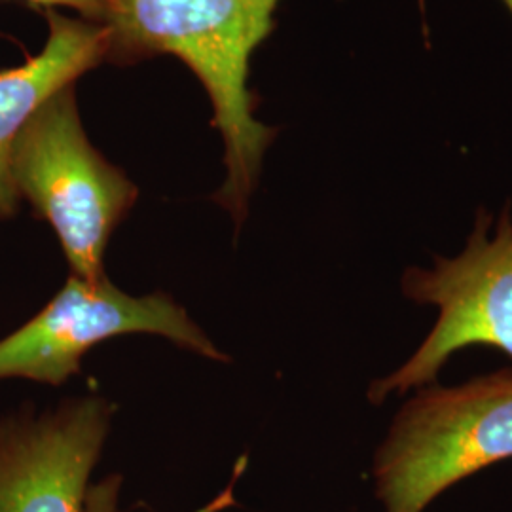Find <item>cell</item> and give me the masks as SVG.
Segmentation results:
<instances>
[{"mask_svg":"<svg viewBox=\"0 0 512 512\" xmlns=\"http://www.w3.org/2000/svg\"><path fill=\"white\" fill-rule=\"evenodd\" d=\"M128 334L164 336L186 351L226 361L169 294L129 296L107 277L90 283L71 275L44 310L0 340V380L65 384L90 349Z\"/></svg>","mask_w":512,"mask_h":512,"instance_id":"cell-5","label":"cell"},{"mask_svg":"<svg viewBox=\"0 0 512 512\" xmlns=\"http://www.w3.org/2000/svg\"><path fill=\"white\" fill-rule=\"evenodd\" d=\"M120 476H109L99 486H93L86 495L84 512H116V499L120 492Z\"/></svg>","mask_w":512,"mask_h":512,"instance_id":"cell-9","label":"cell"},{"mask_svg":"<svg viewBox=\"0 0 512 512\" xmlns=\"http://www.w3.org/2000/svg\"><path fill=\"white\" fill-rule=\"evenodd\" d=\"M21 2H29L42 10L67 8L76 12L80 18L101 23V25L109 18V0H21Z\"/></svg>","mask_w":512,"mask_h":512,"instance_id":"cell-8","label":"cell"},{"mask_svg":"<svg viewBox=\"0 0 512 512\" xmlns=\"http://www.w3.org/2000/svg\"><path fill=\"white\" fill-rule=\"evenodd\" d=\"M478 213L465 249L454 258L437 256L433 268H408L403 293L421 306H435V327L412 357L368 389L370 403L387 395L433 384L446 361L469 346H492L512 357V213L495 220Z\"/></svg>","mask_w":512,"mask_h":512,"instance_id":"cell-4","label":"cell"},{"mask_svg":"<svg viewBox=\"0 0 512 512\" xmlns=\"http://www.w3.org/2000/svg\"><path fill=\"white\" fill-rule=\"evenodd\" d=\"M112 404L78 397L54 412L0 418V512H84Z\"/></svg>","mask_w":512,"mask_h":512,"instance_id":"cell-6","label":"cell"},{"mask_svg":"<svg viewBox=\"0 0 512 512\" xmlns=\"http://www.w3.org/2000/svg\"><path fill=\"white\" fill-rule=\"evenodd\" d=\"M503 2H505V4H507V6H509V10H511V12H512V0H503Z\"/></svg>","mask_w":512,"mask_h":512,"instance_id":"cell-10","label":"cell"},{"mask_svg":"<svg viewBox=\"0 0 512 512\" xmlns=\"http://www.w3.org/2000/svg\"><path fill=\"white\" fill-rule=\"evenodd\" d=\"M48 38L37 55L0 71V220L18 213L12 158L27 122L52 95L107 61L109 33L101 23L44 10Z\"/></svg>","mask_w":512,"mask_h":512,"instance_id":"cell-7","label":"cell"},{"mask_svg":"<svg viewBox=\"0 0 512 512\" xmlns=\"http://www.w3.org/2000/svg\"><path fill=\"white\" fill-rule=\"evenodd\" d=\"M283 0H109L110 65L175 55L196 74L224 145L226 179L213 194L236 224L249 215L262 162L277 129L256 118L251 59L272 35Z\"/></svg>","mask_w":512,"mask_h":512,"instance_id":"cell-1","label":"cell"},{"mask_svg":"<svg viewBox=\"0 0 512 512\" xmlns=\"http://www.w3.org/2000/svg\"><path fill=\"white\" fill-rule=\"evenodd\" d=\"M512 458V370L406 401L374 458L385 512H423L444 490Z\"/></svg>","mask_w":512,"mask_h":512,"instance_id":"cell-3","label":"cell"},{"mask_svg":"<svg viewBox=\"0 0 512 512\" xmlns=\"http://www.w3.org/2000/svg\"><path fill=\"white\" fill-rule=\"evenodd\" d=\"M19 200L46 220L80 279H105L110 236L139 198L137 184L93 147L76 84L52 95L21 131L12 158Z\"/></svg>","mask_w":512,"mask_h":512,"instance_id":"cell-2","label":"cell"}]
</instances>
